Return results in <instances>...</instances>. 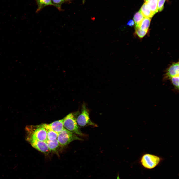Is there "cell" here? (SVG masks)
I'll return each instance as SVG.
<instances>
[{
	"label": "cell",
	"instance_id": "22",
	"mask_svg": "<svg viewBox=\"0 0 179 179\" xmlns=\"http://www.w3.org/2000/svg\"><path fill=\"white\" fill-rule=\"evenodd\" d=\"M149 0H146L145 1H147Z\"/></svg>",
	"mask_w": 179,
	"mask_h": 179
},
{
	"label": "cell",
	"instance_id": "15",
	"mask_svg": "<svg viewBox=\"0 0 179 179\" xmlns=\"http://www.w3.org/2000/svg\"><path fill=\"white\" fill-rule=\"evenodd\" d=\"M144 18L143 16L140 11L137 12L134 14L133 19L135 24V27H137Z\"/></svg>",
	"mask_w": 179,
	"mask_h": 179
},
{
	"label": "cell",
	"instance_id": "16",
	"mask_svg": "<svg viewBox=\"0 0 179 179\" xmlns=\"http://www.w3.org/2000/svg\"><path fill=\"white\" fill-rule=\"evenodd\" d=\"M47 140H53L57 139L58 133L50 130L46 129Z\"/></svg>",
	"mask_w": 179,
	"mask_h": 179
},
{
	"label": "cell",
	"instance_id": "1",
	"mask_svg": "<svg viewBox=\"0 0 179 179\" xmlns=\"http://www.w3.org/2000/svg\"><path fill=\"white\" fill-rule=\"evenodd\" d=\"M26 137L36 139L46 142L47 140V132L42 124L37 125H29L25 128Z\"/></svg>",
	"mask_w": 179,
	"mask_h": 179
},
{
	"label": "cell",
	"instance_id": "18",
	"mask_svg": "<svg viewBox=\"0 0 179 179\" xmlns=\"http://www.w3.org/2000/svg\"><path fill=\"white\" fill-rule=\"evenodd\" d=\"M135 34L139 38H142L147 34L148 30H143L138 27H135Z\"/></svg>",
	"mask_w": 179,
	"mask_h": 179
},
{
	"label": "cell",
	"instance_id": "11",
	"mask_svg": "<svg viewBox=\"0 0 179 179\" xmlns=\"http://www.w3.org/2000/svg\"><path fill=\"white\" fill-rule=\"evenodd\" d=\"M158 0H150L145 1L149 8L154 15L158 11Z\"/></svg>",
	"mask_w": 179,
	"mask_h": 179
},
{
	"label": "cell",
	"instance_id": "19",
	"mask_svg": "<svg viewBox=\"0 0 179 179\" xmlns=\"http://www.w3.org/2000/svg\"><path fill=\"white\" fill-rule=\"evenodd\" d=\"M166 0H158V10L159 12L161 11L164 8V4Z\"/></svg>",
	"mask_w": 179,
	"mask_h": 179
},
{
	"label": "cell",
	"instance_id": "20",
	"mask_svg": "<svg viewBox=\"0 0 179 179\" xmlns=\"http://www.w3.org/2000/svg\"><path fill=\"white\" fill-rule=\"evenodd\" d=\"M134 21L132 20L131 19L128 22L126 25L132 27L134 25Z\"/></svg>",
	"mask_w": 179,
	"mask_h": 179
},
{
	"label": "cell",
	"instance_id": "6",
	"mask_svg": "<svg viewBox=\"0 0 179 179\" xmlns=\"http://www.w3.org/2000/svg\"><path fill=\"white\" fill-rule=\"evenodd\" d=\"M26 140L33 147L45 155H47L49 153L50 151L46 142L31 138L26 137Z\"/></svg>",
	"mask_w": 179,
	"mask_h": 179
},
{
	"label": "cell",
	"instance_id": "5",
	"mask_svg": "<svg viewBox=\"0 0 179 179\" xmlns=\"http://www.w3.org/2000/svg\"><path fill=\"white\" fill-rule=\"evenodd\" d=\"M76 121L78 126L81 127L90 126L94 127H98L97 124L91 121L89 112L84 104L82 105L81 112L78 116Z\"/></svg>",
	"mask_w": 179,
	"mask_h": 179
},
{
	"label": "cell",
	"instance_id": "21",
	"mask_svg": "<svg viewBox=\"0 0 179 179\" xmlns=\"http://www.w3.org/2000/svg\"><path fill=\"white\" fill-rule=\"evenodd\" d=\"M117 179H121L119 177V175L118 174V175L117 177Z\"/></svg>",
	"mask_w": 179,
	"mask_h": 179
},
{
	"label": "cell",
	"instance_id": "7",
	"mask_svg": "<svg viewBox=\"0 0 179 179\" xmlns=\"http://www.w3.org/2000/svg\"><path fill=\"white\" fill-rule=\"evenodd\" d=\"M179 62H174L167 69L163 76V80L165 81L179 75Z\"/></svg>",
	"mask_w": 179,
	"mask_h": 179
},
{
	"label": "cell",
	"instance_id": "8",
	"mask_svg": "<svg viewBox=\"0 0 179 179\" xmlns=\"http://www.w3.org/2000/svg\"><path fill=\"white\" fill-rule=\"evenodd\" d=\"M64 118L55 121L50 124H42V126L46 129L52 130L57 133L61 131L64 129Z\"/></svg>",
	"mask_w": 179,
	"mask_h": 179
},
{
	"label": "cell",
	"instance_id": "17",
	"mask_svg": "<svg viewBox=\"0 0 179 179\" xmlns=\"http://www.w3.org/2000/svg\"><path fill=\"white\" fill-rule=\"evenodd\" d=\"M169 80L174 87L175 89L177 91L179 90V75L174 76Z\"/></svg>",
	"mask_w": 179,
	"mask_h": 179
},
{
	"label": "cell",
	"instance_id": "3",
	"mask_svg": "<svg viewBox=\"0 0 179 179\" xmlns=\"http://www.w3.org/2000/svg\"><path fill=\"white\" fill-rule=\"evenodd\" d=\"M162 159L159 156L148 153L143 154L140 159L141 165L145 168L153 169L161 162Z\"/></svg>",
	"mask_w": 179,
	"mask_h": 179
},
{
	"label": "cell",
	"instance_id": "10",
	"mask_svg": "<svg viewBox=\"0 0 179 179\" xmlns=\"http://www.w3.org/2000/svg\"><path fill=\"white\" fill-rule=\"evenodd\" d=\"M140 11L144 17L151 18L154 15L145 2L141 7Z\"/></svg>",
	"mask_w": 179,
	"mask_h": 179
},
{
	"label": "cell",
	"instance_id": "4",
	"mask_svg": "<svg viewBox=\"0 0 179 179\" xmlns=\"http://www.w3.org/2000/svg\"><path fill=\"white\" fill-rule=\"evenodd\" d=\"M57 139L59 144L62 147L65 146L75 140H83L65 128L58 133Z\"/></svg>",
	"mask_w": 179,
	"mask_h": 179
},
{
	"label": "cell",
	"instance_id": "12",
	"mask_svg": "<svg viewBox=\"0 0 179 179\" xmlns=\"http://www.w3.org/2000/svg\"><path fill=\"white\" fill-rule=\"evenodd\" d=\"M151 21V18L145 17L139 24L137 27H138L143 30H148Z\"/></svg>",
	"mask_w": 179,
	"mask_h": 179
},
{
	"label": "cell",
	"instance_id": "14",
	"mask_svg": "<svg viewBox=\"0 0 179 179\" xmlns=\"http://www.w3.org/2000/svg\"><path fill=\"white\" fill-rule=\"evenodd\" d=\"M71 0H51L53 5L55 6L59 11L62 10L61 5L64 3H70Z\"/></svg>",
	"mask_w": 179,
	"mask_h": 179
},
{
	"label": "cell",
	"instance_id": "9",
	"mask_svg": "<svg viewBox=\"0 0 179 179\" xmlns=\"http://www.w3.org/2000/svg\"><path fill=\"white\" fill-rule=\"evenodd\" d=\"M47 143L49 151L58 154L60 147H62L58 141L57 139L53 140H47Z\"/></svg>",
	"mask_w": 179,
	"mask_h": 179
},
{
	"label": "cell",
	"instance_id": "2",
	"mask_svg": "<svg viewBox=\"0 0 179 179\" xmlns=\"http://www.w3.org/2000/svg\"><path fill=\"white\" fill-rule=\"evenodd\" d=\"M63 125L66 129L74 134L82 136H86L81 132L73 113H70L64 118Z\"/></svg>",
	"mask_w": 179,
	"mask_h": 179
},
{
	"label": "cell",
	"instance_id": "13",
	"mask_svg": "<svg viewBox=\"0 0 179 179\" xmlns=\"http://www.w3.org/2000/svg\"><path fill=\"white\" fill-rule=\"evenodd\" d=\"M38 8L36 11L37 12L44 7L47 5H53L51 0H36Z\"/></svg>",
	"mask_w": 179,
	"mask_h": 179
}]
</instances>
